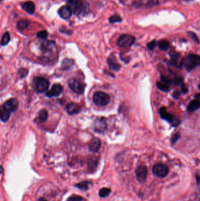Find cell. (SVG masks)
<instances>
[{
    "mask_svg": "<svg viewBox=\"0 0 200 201\" xmlns=\"http://www.w3.org/2000/svg\"><path fill=\"white\" fill-rule=\"evenodd\" d=\"M59 15L64 19H68L72 15V9L69 6H64L59 8Z\"/></svg>",
    "mask_w": 200,
    "mask_h": 201,
    "instance_id": "obj_13",
    "label": "cell"
},
{
    "mask_svg": "<svg viewBox=\"0 0 200 201\" xmlns=\"http://www.w3.org/2000/svg\"><path fill=\"white\" fill-rule=\"evenodd\" d=\"M188 36H191L193 39L194 41L198 42V43L199 42V40H198L197 36H196V34L195 33L193 32H188Z\"/></svg>",
    "mask_w": 200,
    "mask_h": 201,
    "instance_id": "obj_35",
    "label": "cell"
},
{
    "mask_svg": "<svg viewBox=\"0 0 200 201\" xmlns=\"http://www.w3.org/2000/svg\"><path fill=\"white\" fill-rule=\"evenodd\" d=\"M29 25V21L27 20L22 19L18 21L17 23V27L20 30H24L26 29Z\"/></svg>",
    "mask_w": 200,
    "mask_h": 201,
    "instance_id": "obj_22",
    "label": "cell"
},
{
    "mask_svg": "<svg viewBox=\"0 0 200 201\" xmlns=\"http://www.w3.org/2000/svg\"><path fill=\"white\" fill-rule=\"evenodd\" d=\"M90 184H91V183L89 181H82L76 184L75 186L78 189H81L83 191H86L89 189V185Z\"/></svg>",
    "mask_w": 200,
    "mask_h": 201,
    "instance_id": "obj_20",
    "label": "cell"
},
{
    "mask_svg": "<svg viewBox=\"0 0 200 201\" xmlns=\"http://www.w3.org/2000/svg\"><path fill=\"white\" fill-rule=\"evenodd\" d=\"M161 80L162 83L167 85L168 86L171 85L172 83V80L170 78H169V77H165L164 75H161Z\"/></svg>",
    "mask_w": 200,
    "mask_h": 201,
    "instance_id": "obj_30",
    "label": "cell"
},
{
    "mask_svg": "<svg viewBox=\"0 0 200 201\" xmlns=\"http://www.w3.org/2000/svg\"><path fill=\"white\" fill-rule=\"evenodd\" d=\"M158 45L160 49L163 50V51H166L167 49H168L169 47H170V43L168 41L166 40H160V41L158 42Z\"/></svg>",
    "mask_w": 200,
    "mask_h": 201,
    "instance_id": "obj_21",
    "label": "cell"
},
{
    "mask_svg": "<svg viewBox=\"0 0 200 201\" xmlns=\"http://www.w3.org/2000/svg\"><path fill=\"white\" fill-rule=\"evenodd\" d=\"M18 100L15 98H11L6 101L1 108V119L2 121H7L10 117L11 113L18 109Z\"/></svg>",
    "mask_w": 200,
    "mask_h": 201,
    "instance_id": "obj_1",
    "label": "cell"
},
{
    "mask_svg": "<svg viewBox=\"0 0 200 201\" xmlns=\"http://www.w3.org/2000/svg\"><path fill=\"white\" fill-rule=\"evenodd\" d=\"M63 91V87L59 83L53 84L50 91L47 93V96L49 98H52L58 96Z\"/></svg>",
    "mask_w": 200,
    "mask_h": 201,
    "instance_id": "obj_11",
    "label": "cell"
},
{
    "mask_svg": "<svg viewBox=\"0 0 200 201\" xmlns=\"http://www.w3.org/2000/svg\"><path fill=\"white\" fill-rule=\"evenodd\" d=\"M48 36V34L46 30H42L41 31H39L37 33V36L40 38H42V39L45 40V39L47 38Z\"/></svg>",
    "mask_w": 200,
    "mask_h": 201,
    "instance_id": "obj_29",
    "label": "cell"
},
{
    "mask_svg": "<svg viewBox=\"0 0 200 201\" xmlns=\"http://www.w3.org/2000/svg\"><path fill=\"white\" fill-rule=\"evenodd\" d=\"M93 101L96 105L99 107H103L109 104L110 101V97L105 92L98 91L94 93V95Z\"/></svg>",
    "mask_w": 200,
    "mask_h": 201,
    "instance_id": "obj_4",
    "label": "cell"
},
{
    "mask_svg": "<svg viewBox=\"0 0 200 201\" xmlns=\"http://www.w3.org/2000/svg\"><path fill=\"white\" fill-rule=\"evenodd\" d=\"M195 178H196L197 183L198 185L200 184V175H199V174H196L195 175Z\"/></svg>",
    "mask_w": 200,
    "mask_h": 201,
    "instance_id": "obj_38",
    "label": "cell"
},
{
    "mask_svg": "<svg viewBox=\"0 0 200 201\" xmlns=\"http://www.w3.org/2000/svg\"><path fill=\"white\" fill-rule=\"evenodd\" d=\"M68 3L75 14L78 15L82 12L83 6L82 0H68Z\"/></svg>",
    "mask_w": 200,
    "mask_h": 201,
    "instance_id": "obj_10",
    "label": "cell"
},
{
    "mask_svg": "<svg viewBox=\"0 0 200 201\" xmlns=\"http://www.w3.org/2000/svg\"><path fill=\"white\" fill-rule=\"evenodd\" d=\"M157 87L161 91H163V92H167L169 89V86L166 84H165L164 83H161V82H159L157 83Z\"/></svg>",
    "mask_w": 200,
    "mask_h": 201,
    "instance_id": "obj_27",
    "label": "cell"
},
{
    "mask_svg": "<svg viewBox=\"0 0 200 201\" xmlns=\"http://www.w3.org/2000/svg\"><path fill=\"white\" fill-rule=\"evenodd\" d=\"M122 21V19L118 15H115L111 17L109 19L110 23H111L112 24L115 23H120Z\"/></svg>",
    "mask_w": 200,
    "mask_h": 201,
    "instance_id": "obj_28",
    "label": "cell"
},
{
    "mask_svg": "<svg viewBox=\"0 0 200 201\" xmlns=\"http://www.w3.org/2000/svg\"><path fill=\"white\" fill-rule=\"evenodd\" d=\"M156 45H157L156 41L155 40H153L147 44V47L150 50H153L156 47Z\"/></svg>",
    "mask_w": 200,
    "mask_h": 201,
    "instance_id": "obj_33",
    "label": "cell"
},
{
    "mask_svg": "<svg viewBox=\"0 0 200 201\" xmlns=\"http://www.w3.org/2000/svg\"><path fill=\"white\" fill-rule=\"evenodd\" d=\"M33 86L36 92L43 93L47 91L49 86V83L44 77H35L33 80Z\"/></svg>",
    "mask_w": 200,
    "mask_h": 201,
    "instance_id": "obj_3",
    "label": "cell"
},
{
    "mask_svg": "<svg viewBox=\"0 0 200 201\" xmlns=\"http://www.w3.org/2000/svg\"><path fill=\"white\" fill-rule=\"evenodd\" d=\"M180 95H181V92H179V91H175V92L173 93V97H174L175 99H178V98L180 97Z\"/></svg>",
    "mask_w": 200,
    "mask_h": 201,
    "instance_id": "obj_36",
    "label": "cell"
},
{
    "mask_svg": "<svg viewBox=\"0 0 200 201\" xmlns=\"http://www.w3.org/2000/svg\"><path fill=\"white\" fill-rule=\"evenodd\" d=\"M183 78L181 77H176L173 80V83L174 85H182L183 83Z\"/></svg>",
    "mask_w": 200,
    "mask_h": 201,
    "instance_id": "obj_32",
    "label": "cell"
},
{
    "mask_svg": "<svg viewBox=\"0 0 200 201\" xmlns=\"http://www.w3.org/2000/svg\"><path fill=\"white\" fill-rule=\"evenodd\" d=\"M69 88L77 94H81L84 92L85 85L75 78H71L68 81Z\"/></svg>",
    "mask_w": 200,
    "mask_h": 201,
    "instance_id": "obj_7",
    "label": "cell"
},
{
    "mask_svg": "<svg viewBox=\"0 0 200 201\" xmlns=\"http://www.w3.org/2000/svg\"><path fill=\"white\" fill-rule=\"evenodd\" d=\"M10 41V35L9 34L8 32H6L4 36L2 38V40H1V45L4 46V45H6V44H8V43Z\"/></svg>",
    "mask_w": 200,
    "mask_h": 201,
    "instance_id": "obj_26",
    "label": "cell"
},
{
    "mask_svg": "<svg viewBox=\"0 0 200 201\" xmlns=\"http://www.w3.org/2000/svg\"><path fill=\"white\" fill-rule=\"evenodd\" d=\"M135 41V38L133 36L128 34H123L118 40V45L120 47H129Z\"/></svg>",
    "mask_w": 200,
    "mask_h": 201,
    "instance_id": "obj_6",
    "label": "cell"
},
{
    "mask_svg": "<svg viewBox=\"0 0 200 201\" xmlns=\"http://www.w3.org/2000/svg\"><path fill=\"white\" fill-rule=\"evenodd\" d=\"M153 174L160 177H166L169 172V168L164 164H157L153 166Z\"/></svg>",
    "mask_w": 200,
    "mask_h": 201,
    "instance_id": "obj_5",
    "label": "cell"
},
{
    "mask_svg": "<svg viewBox=\"0 0 200 201\" xmlns=\"http://www.w3.org/2000/svg\"><path fill=\"white\" fill-rule=\"evenodd\" d=\"M195 98H196L198 100H200V93H199V94H197L195 95Z\"/></svg>",
    "mask_w": 200,
    "mask_h": 201,
    "instance_id": "obj_39",
    "label": "cell"
},
{
    "mask_svg": "<svg viewBox=\"0 0 200 201\" xmlns=\"http://www.w3.org/2000/svg\"><path fill=\"white\" fill-rule=\"evenodd\" d=\"M111 189L108 188H103L100 189L99 192V195L100 198H106L110 194Z\"/></svg>",
    "mask_w": 200,
    "mask_h": 201,
    "instance_id": "obj_24",
    "label": "cell"
},
{
    "mask_svg": "<svg viewBox=\"0 0 200 201\" xmlns=\"http://www.w3.org/2000/svg\"><path fill=\"white\" fill-rule=\"evenodd\" d=\"M147 167L146 166H140L138 167L135 171L136 178L140 183H144L147 179Z\"/></svg>",
    "mask_w": 200,
    "mask_h": 201,
    "instance_id": "obj_9",
    "label": "cell"
},
{
    "mask_svg": "<svg viewBox=\"0 0 200 201\" xmlns=\"http://www.w3.org/2000/svg\"><path fill=\"white\" fill-rule=\"evenodd\" d=\"M181 92L184 94H185L188 92V89L187 88V87L183 83H182V87H181Z\"/></svg>",
    "mask_w": 200,
    "mask_h": 201,
    "instance_id": "obj_37",
    "label": "cell"
},
{
    "mask_svg": "<svg viewBox=\"0 0 200 201\" xmlns=\"http://www.w3.org/2000/svg\"><path fill=\"white\" fill-rule=\"evenodd\" d=\"M95 130L98 132H103L106 130L105 120L103 118L99 119L95 123Z\"/></svg>",
    "mask_w": 200,
    "mask_h": 201,
    "instance_id": "obj_16",
    "label": "cell"
},
{
    "mask_svg": "<svg viewBox=\"0 0 200 201\" xmlns=\"http://www.w3.org/2000/svg\"><path fill=\"white\" fill-rule=\"evenodd\" d=\"M159 113H160V115L162 118L167 121L170 123H172L173 125L174 126L178 125L180 123L179 120L176 118L172 114L167 112L166 109L165 107H162L160 108Z\"/></svg>",
    "mask_w": 200,
    "mask_h": 201,
    "instance_id": "obj_8",
    "label": "cell"
},
{
    "mask_svg": "<svg viewBox=\"0 0 200 201\" xmlns=\"http://www.w3.org/2000/svg\"><path fill=\"white\" fill-rule=\"evenodd\" d=\"M48 113V111L46 109H42L38 113V121L44 123L47 120Z\"/></svg>",
    "mask_w": 200,
    "mask_h": 201,
    "instance_id": "obj_19",
    "label": "cell"
},
{
    "mask_svg": "<svg viewBox=\"0 0 200 201\" xmlns=\"http://www.w3.org/2000/svg\"><path fill=\"white\" fill-rule=\"evenodd\" d=\"M182 65L188 71H192L200 65V56L196 54H190L182 61Z\"/></svg>",
    "mask_w": 200,
    "mask_h": 201,
    "instance_id": "obj_2",
    "label": "cell"
},
{
    "mask_svg": "<svg viewBox=\"0 0 200 201\" xmlns=\"http://www.w3.org/2000/svg\"><path fill=\"white\" fill-rule=\"evenodd\" d=\"M198 88H199V89H200V84L199 85V86H198Z\"/></svg>",
    "mask_w": 200,
    "mask_h": 201,
    "instance_id": "obj_41",
    "label": "cell"
},
{
    "mask_svg": "<svg viewBox=\"0 0 200 201\" xmlns=\"http://www.w3.org/2000/svg\"><path fill=\"white\" fill-rule=\"evenodd\" d=\"M73 64V61L72 59H65L62 62V68L64 70H68Z\"/></svg>",
    "mask_w": 200,
    "mask_h": 201,
    "instance_id": "obj_25",
    "label": "cell"
},
{
    "mask_svg": "<svg viewBox=\"0 0 200 201\" xmlns=\"http://www.w3.org/2000/svg\"><path fill=\"white\" fill-rule=\"evenodd\" d=\"M180 134L178 133V132H177V133H176L173 136V137H172V138H171V143H173V144H174V143H175L176 142L180 139Z\"/></svg>",
    "mask_w": 200,
    "mask_h": 201,
    "instance_id": "obj_34",
    "label": "cell"
},
{
    "mask_svg": "<svg viewBox=\"0 0 200 201\" xmlns=\"http://www.w3.org/2000/svg\"><path fill=\"white\" fill-rule=\"evenodd\" d=\"M82 200L83 198L81 196L72 195L68 198V201H82Z\"/></svg>",
    "mask_w": 200,
    "mask_h": 201,
    "instance_id": "obj_31",
    "label": "cell"
},
{
    "mask_svg": "<svg viewBox=\"0 0 200 201\" xmlns=\"http://www.w3.org/2000/svg\"><path fill=\"white\" fill-rule=\"evenodd\" d=\"M22 7L24 10L30 14H34L35 10V6L32 1H27L24 2L22 5Z\"/></svg>",
    "mask_w": 200,
    "mask_h": 201,
    "instance_id": "obj_15",
    "label": "cell"
},
{
    "mask_svg": "<svg viewBox=\"0 0 200 201\" xmlns=\"http://www.w3.org/2000/svg\"><path fill=\"white\" fill-rule=\"evenodd\" d=\"M200 108V100H195L191 101L187 107L188 112H193Z\"/></svg>",
    "mask_w": 200,
    "mask_h": 201,
    "instance_id": "obj_18",
    "label": "cell"
},
{
    "mask_svg": "<svg viewBox=\"0 0 200 201\" xmlns=\"http://www.w3.org/2000/svg\"><path fill=\"white\" fill-rule=\"evenodd\" d=\"M170 56L171 59L172 60V62L175 65H177L178 61L180 58V55L176 52H171L170 53Z\"/></svg>",
    "mask_w": 200,
    "mask_h": 201,
    "instance_id": "obj_23",
    "label": "cell"
},
{
    "mask_svg": "<svg viewBox=\"0 0 200 201\" xmlns=\"http://www.w3.org/2000/svg\"><path fill=\"white\" fill-rule=\"evenodd\" d=\"M66 109L67 113H68L69 115H75L81 111V107L77 104L74 102H71L69 103L66 107Z\"/></svg>",
    "mask_w": 200,
    "mask_h": 201,
    "instance_id": "obj_12",
    "label": "cell"
},
{
    "mask_svg": "<svg viewBox=\"0 0 200 201\" xmlns=\"http://www.w3.org/2000/svg\"><path fill=\"white\" fill-rule=\"evenodd\" d=\"M38 201H47V199H45V198H40V199H39Z\"/></svg>",
    "mask_w": 200,
    "mask_h": 201,
    "instance_id": "obj_40",
    "label": "cell"
},
{
    "mask_svg": "<svg viewBox=\"0 0 200 201\" xmlns=\"http://www.w3.org/2000/svg\"><path fill=\"white\" fill-rule=\"evenodd\" d=\"M101 146L100 139L98 138H94L90 143L89 150L94 152H97L99 151Z\"/></svg>",
    "mask_w": 200,
    "mask_h": 201,
    "instance_id": "obj_14",
    "label": "cell"
},
{
    "mask_svg": "<svg viewBox=\"0 0 200 201\" xmlns=\"http://www.w3.org/2000/svg\"><path fill=\"white\" fill-rule=\"evenodd\" d=\"M107 62L111 70L116 71H119L120 70V65L115 58H109L107 59Z\"/></svg>",
    "mask_w": 200,
    "mask_h": 201,
    "instance_id": "obj_17",
    "label": "cell"
}]
</instances>
